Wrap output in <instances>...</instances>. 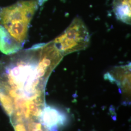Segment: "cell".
<instances>
[{
    "mask_svg": "<svg viewBox=\"0 0 131 131\" xmlns=\"http://www.w3.org/2000/svg\"><path fill=\"white\" fill-rule=\"evenodd\" d=\"M131 0H113V9L117 19L127 24H131Z\"/></svg>",
    "mask_w": 131,
    "mask_h": 131,
    "instance_id": "cell-5",
    "label": "cell"
},
{
    "mask_svg": "<svg viewBox=\"0 0 131 131\" xmlns=\"http://www.w3.org/2000/svg\"><path fill=\"white\" fill-rule=\"evenodd\" d=\"M52 41L61 54L65 56L86 49L90 44V36L83 20L76 17L65 30Z\"/></svg>",
    "mask_w": 131,
    "mask_h": 131,
    "instance_id": "cell-3",
    "label": "cell"
},
{
    "mask_svg": "<svg viewBox=\"0 0 131 131\" xmlns=\"http://www.w3.org/2000/svg\"><path fill=\"white\" fill-rule=\"evenodd\" d=\"M63 57L52 41L2 57L0 91L12 100L41 98L48 76Z\"/></svg>",
    "mask_w": 131,
    "mask_h": 131,
    "instance_id": "cell-1",
    "label": "cell"
},
{
    "mask_svg": "<svg viewBox=\"0 0 131 131\" xmlns=\"http://www.w3.org/2000/svg\"><path fill=\"white\" fill-rule=\"evenodd\" d=\"M15 131H27L24 124L21 123H19L15 126Z\"/></svg>",
    "mask_w": 131,
    "mask_h": 131,
    "instance_id": "cell-8",
    "label": "cell"
},
{
    "mask_svg": "<svg viewBox=\"0 0 131 131\" xmlns=\"http://www.w3.org/2000/svg\"><path fill=\"white\" fill-rule=\"evenodd\" d=\"M47 0H21L0 7V51L8 55L21 50L34 16Z\"/></svg>",
    "mask_w": 131,
    "mask_h": 131,
    "instance_id": "cell-2",
    "label": "cell"
},
{
    "mask_svg": "<svg viewBox=\"0 0 131 131\" xmlns=\"http://www.w3.org/2000/svg\"><path fill=\"white\" fill-rule=\"evenodd\" d=\"M0 104L5 113L9 116H12L14 111L13 100L9 96L1 91H0Z\"/></svg>",
    "mask_w": 131,
    "mask_h": 131,
    "instance_id": "cell-7",
    "label": "cell"
},
{
    "mask_svg": "<svg viewBox=\"0 0 131 131\" xmlns=\"http://www.w3.org/2000/svg\"><path fill=\"white\" fill-rule=\"evenodd\" d=\"M42 102L41 98L27 101L26 105L29 117L31 116L37 117L40 116L42 111L40 107Z\"/></svg>",
    "mask_w": 131,
    "mask_h": 131,
    "instance_id": "cell-6",
    "label": "cell"
},
{
    "mask_svg": "<svg viewBox=\"0 0 131 131\" xmlns=\"http://www.w3.org/2000/svg\"><path fill=\"white\" fill-rule=\"evenodd\" d=\"M39 116L43 125L51 130L56 127L63 125L67 121L63 113L49 106L43 109Z\"/></svg>",
    "mask_w": 131,
    "mask_h": 131,
    "instance_id": "cell-4",
    "label": "cell"
}]
</instances>
